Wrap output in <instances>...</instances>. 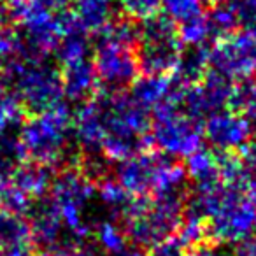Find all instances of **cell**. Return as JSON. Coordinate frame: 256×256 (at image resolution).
<instances>
[{
    "label": "cell",
    "mask_w": 256,
    "mask_h": 256,
    "mask_svg": "<svg viewBox=\"0 0 256 256\" xmlns=\"http://www.w3.org/2000/svg\"><path fill=\"white\" fill-rule=\"evenodd\" d=\"M9 22L11 18L8 12V4H6V0H0V25H8Z\"/></svg>",
    "instance_id": "cell-39"
},
{
    "label": "cell",
    "mask_w": 256,
    "mask_h": 256,
    "mask_svg": "<svg viewBox=\"0 0 256 256\" xmlns=\"http://www.w3.org/2000/svg\"><path fill=\"white\" fill-rule=\"evenodd\" d=\"M256 226V207L242 186H226L207 220L209 240L212 244L242 242Z\"/></svg>",
    "instance_id": "cell-6"
},
{
    "label": "cell",
    "mask_w": 256,
    "mask_h": 256,
    "mask_svg": "<svg viewBox=\"0 0 256 256\" xmlns=\"http://www.w3.org/2000/svg\"><path fill=\"white\" fill-rule=\"evenodd\" d=\"M150 139L160 153L170 158H188L202 148V123L193 120L178 104L165 102L154 109Z\"/></svg>",
    "instance_id": "cell-5"
},
{
    "label": "cell",
    "mask_w": 256,
    "mask_h": 256,
    "mask_svg": "<svg viewBox=\"0 0 256 256\" xmlns=\"http://www.w3.org/2000/svg\"><path fill=\"white\" fill-rule=\"evenodd\" d=\"M72 130L84 154L102 153L100 150L107 136L106 107L102 95H96L95 98L79 107L76 116L72 118Z\"/></svg>",
    "instance_id": "cell-12"
},
{
    "label": "cell",
    "mask_w": 256,
    "mask_h": 256,
    "mask_svg": "<svg viewBox=\"0 0 256 256\" xmlns=\"http://www.w3.org/2000/svg\"><path fill=\"white\" fill-rule=\"evenodd\" d=\"M95 190L96 184L79 170L78 165H65L54 176L51 184V200L56 206L62 221L79 237H88L92 234L82 212Z\"/></svg>",
    "instance_id": "cell-7"
},
{
    "label": "cell",
    "mask_w": 256,
    "mask_h": 256,
    "mask_svg": "<svg viewBox=\"0 0 256 256\" xmlns=\"http://www.w3.org/2000/svg\"><path fill=\"white\" fill-rule=\"evenodd\" d=\"M228 107L248 121L252 136L256 137V76L234 86V93H232Z\"/></svg>",
    "instance_id": "cell-21"
},
{
    "label": "cell",
    "mask_w": 256,
    "mask_h": 256,
    "mask_svg": "<svg viewBox=\"0 0 256 256\" xmlns=\"http://www.w3.org/2000/svg\"><path fill=\"white\" fill-rule=\"evenodd\" d=\"M209 67L228 81L256 76V32L237 30L220 37L209 48Z\"/></svg>",
    "instance_id": "cell-8"
},
{
    "label": "cell",
    "mask_w": 256,
    "mask_h": 256,
    "mask_svg": "<svg viewBox=\"0 0 256 256\" xmlns=\"http://www.w3.org/2000/svg\"><path fill=\"white\" fill-rule=\"evenodd\" d=\"M204 139L216 153H238L252 140L248 121L234 110H220L210 114L202 126Z\"/></svg>",
    "instance_id": "cell-11"
},
{
    "label": "cell",
    "mask_w": 256,
    "mask_h": 256,
    "mask_svg": "<svg viewBox=\"0 0 256 256\" xmlns=\"http://www.w3.org/2000/svg\"><path fill=\"white\" fill-rule=\"evenodd\" d=\"M184 170L193 188H212V186L224 184L216 151L200 148L196 153L186 158Z\"/></svg>",
    "instance_id": "cell-16"
},
{
    "label": "cell",
    "mask_w": 256,
    "mask_h": 256,
    "mask_svg": "<svg viewBox=\"0 0 256 256\" xmlns=\"http://www.w3.org/2000/svg\"><path fill=\"white\" fill-rule=\"evenodd\" d=\"M186 256H226L216 244H204L186 251Z\"/></svg>",
    "instance_id": "cell-34"
},
{
    "label": "cell",
    "mask_w": 256,
    "mask_h": 256,
    "mask_svg": "<svg viewBox=\"0 0 256 256\" xmlns=\"http://www.w3.org/2000/svg\"><path fill=\"white\" fill-rule=\"evenodd\" d=\"M42 256H93V252L78 244H58L56 248L51 249L50 252H46Z\"/></svg>",
    "instance_id": "cell-33"
},
{
    "label": "cell",
    "mask_w": 256,
    "mask_h": 256,
    "mask_svg": "<svg viewBox=\"0 0 256 256\" xmlns=\"http://www.w3.org/2000/svg\"><path fill=\"white\" fill-rule=\"evenodd\" d=\"M9 179L20 192H23L26 196L36 200L46 196V193L51 190L54 176L51 167L26 160L12 168Z\"/></svg>",
    "instance_id": "cell-15"
},
{
    "label": "cell",
    "mask_w": 256,
    "mask_h": 256,
    "mask_svg": "<svg viewBox=\"0 0 256 256\" xmlns=\"http://www.w3.org/2000/svg\"><path fill=\"white\" fill-rule=\"evenodd\" d=\"M140 26L132 18H114L98 32L93 67L98 82L110 93L126 90L140 76L137 46Z\"/></svg>",
    "instance_id": "cell-1"
},
{
    "label": "cell",
    "mask_w": 256,
    "mask_h": 256,
    "mask_svg": "<svg viewBox=\"0 0 256 256\" xmlns=\"http://www.w3.org/2000/svg\"><path fill=\"white\" fill-rule=\"evenodd\" d=\"M25 158L20 144L18 136L12 134V130L8 132H0V167H4L6 170H12L16 165H20Z\"/></svg>",
    "instance_id": "cell-27"
},
{
    "label": "cell",
    "mask_w": 256,
    "mask_h": 256,
    "mask_svg": "<svg viewBox=\"0 0 256 256\" xmlns=\"http://www.w3.org/2000/svg\"><path fill=\"white\" fill-rule=\"evenodd\" d=\"M22 54V39L20 34L11 26L0 25V64H8L12 58H18Z\"/></svg>",
    "instance_id": "cell-30"
},
{
    "label": "cell",
    "mask_w": 256,
    "mask_h": 256,
    "mask_svg": "<svg viewBox=\"0 0 256 256\" xmlns=\"http://www.w3.org/2000/svg\"><path fill=\"white\" fill-rule=\"evenodd\" d=\"M96 193H98V198L107 209L110 210V214H114L116 220L123 221L124 214L128 212L130 206L134 202V196L116 181V179H104L96 184Z\"/></svg>",
    "instance_id": "cell-22"
},
{
    "label": "cell",
    "mask_w": 256,
    "mask_h": 256,
    "mask_svg": "<svg viewBox=\"0 0 256 256\" xmlns=\"http://www.w3.org/2000/svg\"><path fill=\"white\" fill-rule=\"evenodd\" d=\"M28 212L30 216L26 220L30 224L32 248L42 256L58 246L64 221L51 196H42L40 200H37Z\"/></svg>",
    "instance_id": "cell-13"
},
{
    "label": "cell",
    "mask_w": 256,
    "mask_h": 256,
    "mask_svg": "<svg viewBox=\"0 0 256 256\" xmlns=\"http://www.w3.org/2000/svg\"><path fill=\"white\" fill-rule=\"evenodd\" d=\"M26 246H32L28 220L0 210V252Z\"/></svg>",
    "instance_id": "cell-20"
},
{
    "label": "cell",
    "mask_w": 256,
    "mask_h": 256,
    "mask_svg": "<svg viewBox=\"0 0 256 256\" xmlns=\"http://www.w3.org/2000/svg\"><path fill=\"white\" fill-rule=\"evenodd\" d=\"M178 36L182 46H206L207 40L212 39L207 11L178 25Z\"/></svg>",
    "instance_id": "cell-23"
},
{
    "label": "cell",
    "mask_w": 256,
    "mask_h": 256,
    "mask_svg": "<svg viewBox=\"0 0 256 256\" xmlns=\"http://www.w3.org/2000/svg\"><path fill=\"white\" fill-rule=\"evenodd\" d=\"M174 88V81L170 76H139L132 84L128 95L136 104L150 112L151 109H158L162 104L168 100Z\"/></svg>",
    "instance_id": "cell-17"
},
{
    "label": "cell",
    "mask_w": 256,
    "mask_h": 256,
    "mask_svg": "<svg viewBox=\"0 0 256 256\" xmlns=\"http://www.w3.org/2000/svg\"><path fill=\"white\" fill-rule=\"evenodd\" d=\"M209 70V46H184L178 67L170 78L178 84L188 88L202 81Z\"/></svg>",
    "instance_id": "cell-18"
},
{
    "label": "cell",
    "mask_w": 256,
    "mask_h": 256,
    "mask_svg": "<svg viewBox=\"0 0 256 256\" xmlns=\"http://www.w3.org/2000/svg\"><path fill=\"white\" fill-rule=\"evenodd\" d=\"M0 79L11 90L23 110L32 112V116L62 106L64 90L60 70L46 60L12 58L0 65Z\"/></svg>",
    "instance_id": "cell-2"
},
{
    "label": "cell",
    "mask_w": 256,
    "mask_h": 256,
    "mask_svg": "<svg viewBox=\"0 0 256 256\" xmlns=\"http://www.w3.org/2000/svg\"><path fill=\"white\" fill-rule=\"evenodd\" d=\"M121 8L132 20H146L158 14L162 8V0H120Z\"/></svg>",
    "instance_id": "cell-31"
},
{
    "label": "cell",
    "mask_w": 256,
    "mask_h": 256,
    "mask_svg": "<svg viewBox=\"0 0 256 256\" xmlns=\"http://www.w3.org/2000/svg\"><path fill=\"white\" fill-rule=\"evenodd\" d=\"M234 86L226 78L209 70L200 82L182 90L178 106L188 116L202 123L204 118L207 120L210 114L224 110V107L230 106Z\"/></svg>",
    "instance_id": "cell-10"
},
{
    "label": "cell",
    "mask_w": 256,
    "mask_h": 256,
    "mask_svg": "<svg viewBox=\"0 0 256 256\" xmlns=\"http://www.w3.org/2000/svg\"><path fill=\"white\" fill-rule=\"evenodd\" d=\"M23 107L0 79V132H8L23 121Z\"/></svg>",
    "instance_id": "cell-24"
},
{
    "label": "cell",
    "mask_w": 256,
    "mask_h": 256,
    "mask_svg": "<svg viewBox=\"0 0 256 256\" xmlns=\"http://www.w3.org/2000/svg\"><path fill=\"white\" fill-rule=\"evenodd\" d=\"M206 4H209V8H212V6H216V4H221V2H224V0H204Z\"/></svg>",
    "instance_id": "cell-41"
},
{
    "label": "cell",
    "mask_w": 256,
    "mask_h": 256,
    "mask_svg": "<svg viewBox=\"0 0 256 256\" xmlns=\"http://www.w3.org/2000/svg\"><path fill=\"white\" fill-rule=\"evenodd\" d=\"M204 4H206L204 0H162V8L176 25L204 14L206 12Z\"/></svg>",
    "instance_id": "cell-26"
},
{
    "label": "cell",
    "mask_w": 256,
    "mask_h": 256,
    "mask_svg": "<svg viewBox=\"0 0 256 256\" xmlns=\"http://www.w3.org/2000/svg\"><path fill=\"white\" fill-rule=\"evenodd\" d=\"M34 2L44 6V8L50 9L51 12H62L67 9V6L70 4L72 0H34Z\"/></svg>",
    "instance_id": "cell-36"
},
{
    "label": "cell",
    "mask_w": 256,
    "mask_h": 256,
    "mask_svg": "<svg viewBox=\"0 0 256 256\" xmlns=\"http://www.w3.org/2000/svg\"><path fill=\"white\" fill-rule=\"evenodd\" d=\"M72 136V114L67 106H58L23 121L18 139L28 162L53 167L68 156Z\"/></svg>",
    "instance_id": "cell-3"
},
{
    "label": "cell",
    "mask_w": 256,
    "mask_h": 256,
    "mask_svg": "<svg viewBox=\"0 0 256 256\" xmlns=\"http://www.w3.org/2000/svg\"><path fill=\"white\" fill-rule=\"evenodd\" d=\"M120 254L121 256H148V251H146V249H140V248H136V246H132L130 249L120 252Z\"/></svg>",
    "instance_id": "cell-40"
},
{
    "label": "cell",
    "mask_w": 256,
    "mask_h": 256,
    "mask_svg": "<svg viewBox=\"0 0 256 256\" xmlns=\"http://www.w3.org/2000/svg\"><path fill=\"white\" fill-rule=\"evenodd\" d=\"M102 98L106 107L107 136L150 140V112L134 102L132 96L128 93L116 92L102 95Z\"/></svg>",
    "instance_id": "cell-9"
},
{
    "label": "cell",
    "mask_w": 256,
    "mask_h": 256,
    "mask_svg": "<svg viewBox=\"0 0 256 256\" xmlns=\"http://www.w3.org/2000/svg\"><path fill=\"white\" fill-rule=\"evenodd\" d=\"M237 164L240 184L244 188L256 184V140H251L248 146H244L238 151Z\"/></svg>",
    "instance_id": "cell-28"
},
{
    "label": "cell",
    "mask_w": 256,
    "mask_h": 256,
    "mask_svg": "<svg viewBox=\"0 0 256 256\" xmlns=\"http://www.w3.org/2000/svg\"><path fill=\"white\" fill-rule=\"evenodd\" d=\"M116 0H74V18L84 32L98 34L114 20Z\"/></svg>",
    "instance_id": "cell-19"
},
{
    "label": "cell",
    "mask_w": 256,
    "mask_h": 256,
    "mask_svg": "<svg viewBox=\"0 0 256 256\" xmlns=\"http://www.w3.org/2000/svg\"><path fill=\"white\" fill-rule=\"evenodd\" d=\"M96 240L107 252H123L126 248V234L116 221H102L96 226Z\"/></svg>",
    "instance_id": "cell-25"
},
{
    "label": "cell",
    "mask_w": 256,
    "mask_h": 256,
    "mask_svg": "<svg viewBox=\"0 0 256 256\" xmlns=\"http://www.w3.org/2000/svg\"><path fill=\"white\" fill-rule=\"evenodd\" d=\"M148 256H186V249L176 237L160 242L148 251Z\"/></svg>",
    "instance_id": "cell-32"
},
{
    "label": "cell",
    "mask_w": 256,
    "mask_h": 256,
    "mask_svg": "<svg viewBox=\"0 0 256 256\" xmlns=\"http://www.w3.org/2000/svg\"><path fill=\"white\" fill-rule=\"evenodd\" d=\"M137 62L144 76H172L182 53L178 25L167 14L142 20Z\"/></svg>",
    "instance_id": "cell-4"
},
{
    "label": "cell",
    "mask_w": 256,
    "mask_h": 256,
    "mask_svg": "<svg viewBox=\"0 0 256 256\" xmlns=\"http://www.w3.org/2000/svg\"><path fill=\"white\" fill-rule=\"evenodd\" d=\"M234 11L237 30L256 32V0H228Z\"/></svg>",
    "instance_id": "cell-29"
},
{
    "label": "cell",
    "mask_w": 256,
    "mask_h": 256,
    "mask_svg": "<svg viewBox=\"0 0 256 256\" xmlns=\"http://www.w3.org/2000/svg\"><path fill=\"white\" fill-rule=\"evenodd\" d=\"M0 256H40L32 246H26V248H16L9 249V251H2Z\"/></svg>",
    "instance_id": "cell-37"
},
{
    "label": "cell",
    "mask_w": 256,
    "mask_h": 256,
    "mask_svg": "<svg viewBox=\"0 0 256 256\" xmlns=\"http://www.w3.org/2000/svg\"><path fill=\"white\" fill-rule=\"evenodd\" d=\"M234 256H256V237H248L246 240L238 242Z\"/></svg>",
    "instance_id": "cell-35"
},
{
    "label": "cell",
    "mask_w": 256,
    "mask_h": 256,
    "mask_svg": "<svg viewBox=\"0 0 256 256\" xmlns=\"http://www.w3.org/2000/svg\"><path fill=\"white\" fill-rule=\"evenodd\" d=\"M8 184H9V170H6L4 167H0V200H2V195H4Z\"/></svg>",
    "instance_id": "cell-38"
},
{
    "label": "cell",
    "mask_w": 256,
    "mask_h": 256,
    "mask_svg": "<svg viewBox=\"0 0 256 256\" xmlns=\"http://www.w3.org/2000/svg\"><path fill=\"white\" fill-rule=\"evenodd\" d=\"M62 78V90L64 96L74 104H86L96 96L100 82L96 78L93 62L84 58V60L74 62V64L64 65L60 72Z\"/></svg>",
    "instance_id": "cell-14"
}]
</instances>
